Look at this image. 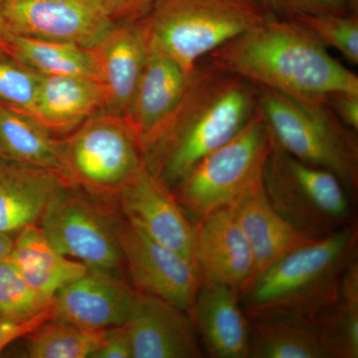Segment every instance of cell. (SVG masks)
<instances>
[{
	"label": "cell",
	"mask_w": 358,
	"mask_h": 358,
	"mask_svg": "<svg viewBox=\"0 0 358 358\" xmlns=\"http://www.w3.org/2000/svg\"><path fill=\"white\" fill-rule=\"evenodd\" d=\"M259 92L256 84L202 59L178 109L143 150L145 169L173 192L205 157L255 117Z\"/></svg>",
	"instance_id": "1"
},
{
	"label": "cell",
	"mask_w": 358,
	"mask_h": 358,
	"mask_svg": "<svg viewBox=\"0 0 358 358\" xmlns=\"http://www.w3.org/2000/svg\"><path fill=\"white\" fill-rule=\"evenodd\" d=\"M213 64L299 100L358 93V77L300 21L268 14L260 23L211 52Z\"/></svg>",
	"instance_id": "2"
},
{
	"label": "cell",
	"mask_w": 358,
	"mask_h": 358,
	"mask_svg": "<svg viewBox=\"0 0 358 358\" xmlns=\"http://www.w3.org/2000/svg\"><path fill=\"white\" fill-rule=\"evenodd\" d=\"M357 222L298 247L253 278L240 294L249 320L306 317L331 303L357 260Z\"/></svg>",
	"instance_id": "3"
},
{
	"label": "cell",
	"mask_w": 358,
	"mask_h": 358,
	"mask_svg": "<svg viewBox=\"0 0 358 358\" xmlns=\"http://www.w3.org/2000/svg\"><path fill=\"white\" fill-rule=\"evenodd\" d=\"M260 0H159L136 20L148 45L192 76L211 52L268 16Z\"/></svg>",
	"instance_id": "4"
},
{
	"label": "cell",
	"mask_w": 358,
	"mask_h": 358,
	"mask_svg": "<svg viewBox=\"0 0 358 358\" xmlns=\"http://www.w3.org/2000/svg\"><path fill=\"white\" fill-rule=\"evenodd\" d=\"M259 113L278 145L296 159L338 176L353 199L358 189L357 131L327 100H299L259 87Z\"/></svg>",
	"instance_id": "5"
},
{
	"label": "cell",
	"mask_w": 358,
	"mask_h": 358,
	"mask_svg": "<svg viewBox=\"0 0 358 358\" xmlns=\"http://www.w3.org/2000/svg\"><path fill=\"white\" fill-rule=\"evenodd\" d=\"M136 134L121 115L102 110L61 138L66 185L115 205L117 194L143 167Z\"/></svg>",
	"instance_id": "6"
},
{
	"label": "cell",
	"mask_w": 358,
	"mask_h": 358,
	"mask_svg": "<svg viewBox=\"0 0 358 358\" xmlns=\"http://www.w3.org/2000/svg\"><path fill=\"white\" fill-rule=\"evenodd\" d=\"M262 182L275 210L312 239L355 223L352 196L338 176L296 159L275 141Z\"/></svg>",
	"instance_id": "7"
},
{
	"label": "cell",
	"mask_w": 358,
	"mask_h": 358,
	"mask_svg": "<svg viewBox=\"0 0 358 358\" xmlns=\"http://www.w3.org/2000/svg\"><path fill=\"white\" fill-rule=\"evenodd\" d=\"M273 134L260 113L232 140L205 157L173 190L190 217L232 206L262 180Z\"/></svg>",
	"instance_id": "8"
},
{
	"label": "cell",
	"mask_w": 358,
	"mask_h": 358,
	"mask_svg": "<svg viewBox=\"0 0 358 358\" xmlns=\"http://www.w3.org/2000/svg\"><path fill=\"white\" fill-rule=\"evenodd\" d=\"M117 206L65 185L49 202L38 225L63 255L91 270L124 277L117 236Z\"/></svg>",
	"instance_id": "9"
},
{
	"label": "cell",
	"mask_w": 358,
	"mask_h": 358,
	"mask_svg": "<svg viewBox=\"0 0 358 358\" xmlns=\"http://www.w3.org/2000/svg\"><path fill=\"white\" fill-rule=\"evenodd\" d=\"M117 236L131 286L188 312L201 286L194 262L148 236L122 215Z\"/></svg>",
	"instance_id": "10"
},
{
	"label": "cell",
	"mask_w": 358,
	"mask_h": 358,
	"mask_svg": "<svg viewBox=\"0 0 358 358\" xmlns=\"http://www.w3.org/2000/svg\"><path fill=\"white\" fill-rule=\"evenodd\" d=\"M0 15L14 35L86 48L115 23L98 0H0Z\"/></svg>",
	"instance_id": "11"
},
{
	"label": "cell",
	"mask_w": 358,
	"mask_h": 358,
	"mask_svg": "<svg viewBox=\"0 0 358 358\" xmlns=\"http://www.w3.org/2000/svg\"><path fill=\"white\" fill-rule=\"evenodd\" d=\"M115 206L148 236L192 260L194 220L145 166L117 194Z\"/></svg>",
	"instance_id": "12"
},
{
	"label": "cell",
	"mask_w": 358,
	"mask_h": 358,
	"mask_svg": "<svg viewBox=\"0 0 358 358\" xmlns=\"http://www.w3.org/2000/svg\"><path fill=\"white\" fill-rule=\"evenodd\" d=\"M138 294L124 277L88 268L56 294L52 320L93 331L124 326Z\"/></svg>",
	"instance_id": "13"
},
{
	"label": "cell",
	"mask_w": 358,
	"mask_h": 358,
	"mask_svg": "<svg viewBox=\"0 0 358 358\" xmlns=\"http://www.w3.org/2000/svg\"><path fill=\"white\" fill-rule=\"evenodd\" d=\"M192 260L201 284L222 285L240 294L248 286L255 263L231 207L211 212L195 222Z\"/></svg>",
	"instance_id": "14"
},
{
	"label": "cell",
	"mask_w": 358,
	"mask_h": 358,
	"mask_svg": "<svg viewBox=\"0 0 358 358\" xmlns=\"http://www.w3.org/2000/svg\"><path fill=\"white\" fill-rule=\"evenodd\" d=\"M126 326L133 358L202 357L189 313L157 296L140 293Z\"/></svg>",
	"instance_id": "15"
},
{
	"label": "cell",
	"mask_w": 358,
	"mask_h": 358,
	"mask_svg": "<svg viewBox=\"0 0 358 358\" xmlns=\"http://www.w3.org/2000/svg\"><path fill=\"white\" fill-rule=\"evenodd\" d=\"M148 48L145 69L124 117L136 134L141 152L171 120L192 77L166 54L148 45Z\"/></svg>",
	"instance_id": "16"
},
{
	"label": "cell",
	"mask_w": 358,
	"mask_h": 358,
	"mask_svg": "<svg viewBox=\"0 0 358 358\" xmlns=\"http://www.w3.org/2000/svg\"><path fill=\"white\" fill-rule=\"evenodd\" d=\"M92 49L105 88V110L126 117L148 57V42L140 23L115 22Z\"/></svg>",
	"instance_id": "17"
},
{
	"label": "cell",
	"mask_w": 358,
	"mask_h": 358,
	"mask_svg": "<svg viewBox=\"0 0 358 358\" xmlns=\"http://www.w3.org/2000/svg\"><path fill=\"white\" fill-rule=\"evenodd\" d=\"M188 313L211 357L249 358L250 320L236 291L201 284Z\"/></svg>",
	"instance_id": "18"
},
{
	"label": "cell",
	"mask_w": 358,
	"mask_h": 358,
	"mask_svg": "<svg viewBox=\"0 0 358 358\" xmlns=\"http://www.w3.org/2000/svg\"><path fill=\"white\" fill-rule=\"evenodd\" d=\"M66 185L56 171L0 157V233L15 237L38 225L49 202Z\"/></svg>",
	"instance_id": "19"
},
{
	"label": "cell",
	"mask_w": 358,
	"mask_h": 358,
	"mask_svg": "<svg viewBox=\"0 0 358 358\" xmlns=\"http://www.w3.org/2000/svg\"><path fill=\"white\" fill-rule=\"evenodd\" d=\"M231 208L253 254L254 277L282 256L315 240L275 210L266 196L262 180Z\"/></svg>",
	"instance_id": "20"
},
{
	"label": "cell",
	"mask_w": 358,
	"mask_h": 358,
	"mask_svg": "<svg viewBox=\"0 0 358 358\" xmlns=\"http://www.w3.org/2000/svg\"><path fill=\"white\" fill-rule=\"evenodd\" d=\"M106 92L96 80L42 76L29 115L53 134H69L105 110Z\"/></svg>",
	"instance_id": "21"
},
{
	"label": "cell",
	"mask_w": 358,
	"mask_h": 358,
	"mask_svg": "<svg viewBox=\"0 0 358 358\" xmlns=\"http://www.w3.org/2000/svg\"><path fill=\"white\" fill-rule=\"evenodd\" d=\"M9 257L30 288L48 301L88 271L83 263L60 253L39 225L28 226L13 238Z\"/></svg>",
	"instance_id": "22"
},
{
	"label": "cell",
	"mask_w": 358,
	"mask_h": 358,
	"mask_svg": "<svg viewBox=\"0 0 358 358\" xmlns=\"http://www.w3.org/2000/svg\"><path fill=\"white\" fill-rule=\"evenodd\" d=\"M249 358H329L317 327L306 317L250 320Z\"/></svg>",
	"instance_id": "23"
},
{
	"label": "cell",
	"mask_w": 358,
	"mask_h": 358,
	"mask_svg": "<svg viewBox=\"0 0 358 358\" xmlns=\"http://www.w3.org/2000/svg\"><path fill=\"white\" fill-rule=\"evenodd\" d=\"M0 157L60 174L61 138L30 115L0 103Z\"/></svg>",
	"instance_id": "24"
},
{
	"label": "cell",
	"mask_w": 358,
	"mask_h": 358,
	"mask_svg": "<svg viewBox=\"0 0 358 358\" xmlns=\"http://www.w3.org/2000/svg\"><path fill=\"white\" fill-rule=\"evenodd\" d=\"M7 58L42 76L79 77L100 81L93 49L76 44L13 34Z\"/></svg>",
	"instance_id": "25"
},
{
	"label": "cell",
	"mask_w": 358,
	"mask_h": 358,
	"mask_svg": "<svg viewBox=\"0 0 358 358\" xmlns=\"http://www.w3.org/2000/svg\"><path fill=\"white\" fill-rule=\"evenodd\" d=\"M329 358L358 357V262L345 271L334 300L312 317Z\"/></svg>",
	"instance_id": "26"
},
{
	"label": "cell",
	"mask_w": 358,
	"mask_h": 358,
	"mask_svg": "<svg viewBox=\"0 0 358 358\" xmlns=\"http://www.w3.org/2000/svg\"><path fill=\"white\" fill-rule=\"evenodd\" d=\"M105 334L106 329H85L50 320L23 338L28 357L93 358Z\"/></svg>",
	"instance_id": "27"
},
{
	"label": "cell",
	"mask_w": 358,
	"mask_h": 358,
	"mask_svg": "<svg viewBox=\"0 0 358 358\" xmlns=\"http://www.w3.org/2000/svg\"><path fill=\"white\" fill-rule=\"evenodd\" d=\"M54 301L45 300L30 288L9 255L0 259V317L31 319L50 308Z\"/></svg>",
	"instance_id": "28"
},
{
	"label": "cell",
	"mask_w": 358,
	"mask_h": 358,
	"mask_svg": "<svg viewBox=\"0 0 358 358\" xmlns=\"http://www.w3.org/2000/svg\"><path fill=\"white\" fill-rule=\"evenodd\" d=\"M294 20L307 26L324 46L341 52L352 65L358 64V15L317 14Z\"/></svg>",
	"instance_id": "29"
},
{
	"label": "cell",
	"mask_w": 358,
	"mask_h": 358,
	"mask_svg": "<svg viewBox=\"0 0 358 358\" xmlns=\"http://www.w3.org/2000/svg\"><path fill=\"white\" fill-rule=\"evenodd\" d=\"M39 80L40 75L34 71L0 56V103L29 115Z\"/></svg>",
	"instance_id": "30"
},
{
	"label": "cell",
	"mask_w": 358,
	"mask_h": 358,
	"mask_svg": "<svg viewBox=\"0 0 358 358\" xmlns=\"http://www.w3.org/2000/svg\"><path fill=\"white\" fill-rule=\"evenodd\" d=\"M260 2L271 15L289 20L317 14L352 13L346 0H260Z\"/></svg>",
	"instance_id": "31"
},
{
	"label": "cell",
	"mask_w": 358,
	"mask_h": 358,
	"mask_svg": "<svg viewBox=\"0 0 358 358\" xmlns=\"http://www.w3.org/2000/svg\"><path fill=\"white\" fill-rule=\"evenodd\" d=\"M53 310L54 303L31 319L18 320L0 317V355L13 341L24 338L44 322L52 320Z\"/></svg>",
	"instance_id": "32"
},
{
	"label": "cell",
	"mask_w": 358,
	"mask_h": 358,
	"mask_svg": "<svg viewBox=\"0 0 358 358\" xmlns=\"http://www.w3.org/2000/svg\"><path fill=\"white\" fill-rule=\"evenodd\" d=\"M115 22L138 20L159 0H98Z\"/></svg>",
	"instance_id": "33"
},
{
	"label": "cell",
	"mask_w": 358,
	"mask_h": 358,
	"mask_svg": "<svg viewBox=\"0 0 358 358\" xmlns=\"http://www.w3.org/2000/svg\"><path fill=\"white\" fill-rule=\"evenodd\" d=\"M93 358H133L131 338L126 324L106 329L102 345Z\"/></svg>",
	"instance_id": "34"
},
{
	"label": "cell",
	"mask_w": 358,
	"mask_h": 358,
	"mask_svg": "<svg viewBox=\"0 0 358 358\" xmlns=\"http://www.w3.org/2000/svg\"><path fill=\"white\" fill-rule=\"evenodd\" d=\"M327 102L345 126L358 131V93L338 92L327 96Z\"/></svg>",
	"instance_id": "35"
},
{
	"label": "cell",
	"mask_w": 358,
	"mask_h": 358,
	"mask_svg": "<svg viewBox=\"0 0 358 358\" xmlns=\"http://www.w3.org/2000/svg\"><path fill=\"white\" fill-rule=\"evenodd\" d=\"M13 33L9 31L8 28L0 15V56L7 58L8 54L9 43H10Z\"/></svg>",
	"instance_id": "36"
},
{
	"label": "cell",
	"mask_w": 358,
	"mask_h": 358,
	"mask_svg": "<svg viewBox=\"0 0 358 358\" xmlns=\"http://www.w3.org/2000/svg\"><path fill=\"white\" fill-rule=\"evenodd\" d=\"M13 237L0 233V259L3 258L10 253L13 248Z\"/></svg>",
	"instance_id": "37"
},
{
	"label": "cell",
	"mask_w": 358,
	"mask_h": 358,
	"mask_svg": "<svg viewBox=\"0 0 358 358\" xmlns=\"http://www.w3.org/2000/svg\"><path fill=\"white\" fill-rule=\"evenodd\" d=\"M350 8V13L358 15V0H346Z\"/></svg>",
	"instance_id": "38"
}]
</instances>
